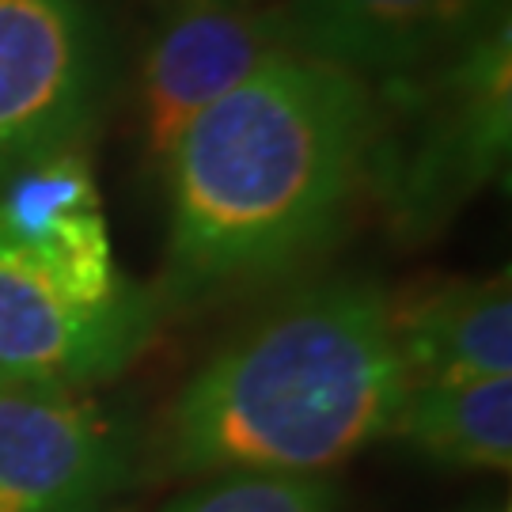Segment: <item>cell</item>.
<instances>
[{
	"mask_svg": "<svg viewBox=\"0 0 512 512\" xmlns=\"http://www.w3.org/2000/svg\"><path fill=\"white\" fill-rule=\"evenodd\" d=\"M281 8L258 0H179L167 8L137 76V145L164 175L183 133L243 80L289 54Z\"/></svg>",
	"mask_w": 512,
	"mask_h": 512,
	"instance_id": "cell-4",
	"label": "cell"
},
{
	"mask_svg": "<svg viewBox=\"0 0 512 512\" xmlns=\"http://www.w3.org/2000/svg\"><path fill=\"white\" fill-rule=\"evenodd\" d=\"M380 92L300 50L205 110L164 167V296L194 308L311 258L372 183Z\"/></svg>",
	"mask_w": 512,
	"mask_h": 512,
	"instance_id": "cell-1",
	"label": "cell"
},
{
	"mask_svg": "<svg viewBox=\"0 0 512 512\" xmlns=\"http://www.w3.org/2000/svg\"><path fill=\"white\" fill-rule=\"evenodd\" d=\"M126 475V425L92 391L0 384V512H103Z\"/></svg>",
	"mask_w": 512,
	"mask_h": 512,
	"instance_id": "cell-6",
	"label": "cell"
},
{
	"mask_svg": "<svg viewBox=\"0 0 512 512\" xmlns=\"http://www.w3.org/2000/svg\"><path fill=\"white\" fill-rule=\"evenodd\" d=\"M156 512H338L327 475H213Z\"/></svg>",
	"mask_w": 512,
	"mask_h": 512,
	"instance_id": "cell-12",
	"label": "cell"
},
{
	"mask_svg": "<svg viewBox=\"0 0 512 512\" xmlns=\"http://www.w3.org/2000/svg\"><path fill=\"white\" fill-rule=\"evenodd\" d=\"M391 327L410 384L512 376L509 274L456 277L391 296Z\"/></svg>",
	"mask_w": 512,
	"mask_h": 512,
	"instance_id": "cell-10",
	"label": "cell"
},
{
	"mask_svg": "<svg viewBox=\"0 0 512 512\" xmlns=\"http://www.w3.org/2000/svg\"><path fill=\"white\" fill-rule=\"evenodd\" d=\"M99 73L88 0H0V175L73 148Z\"/></svg>",
	"mask_w": 512,
	"mask_h": 512,
	"instance_id": "cell-5",
	"label": "cell"
},
{
	"mask_svg": "<svg viewBox=\"0 0 512 512\" xmlns=\"http://www.w3.org/2000/svg\"><path fill=\"white\" fill-rule=\"evenodd\" d=\"M293 50L368 84L433 69L497 16V0H285Z\"/></svg>",
	"mask_w": 512,
	"mask_h": 512,
	"instance_id": "cell-9",
	"label": "cell"
},
{
	"mask_svg": "<svg viewBox=\"0 0 512 512\" xmlns=\"http://www.w3.org/2000/svg\"><path fill=\"white\" fill-rule=\"evenodd\" d=\"M387 440L459 471H509L512 376L410 384Z\"/></svg>",
	"mask_w": 512,
	"mask_h": 512,
	"instance_id": "cell-11",
	"label": "cell"
},
{
	"mask_svg": "<svg viewBox=\"0 0 512 512\" xmlns=\"http://www.w3.org/2000/svg\"><path fill=\"white\" fill-rule=\"evenodd\" d=\"M391 293L330 281L239 330L167 406L160 463L175 478L330 475L391 437L406 399Z\"/></svg>",
	"mask_w": 512,
	"mask_h": 512,
	"instance_id": "cell-2",
	"label": "cell"
},
{
	"mask_svg": "<svg viewBox=\"0 0 512 512\" xmlns=\"http://www.w3.org/2000/svg\"><path fill=\"white\" fill-rule=\"evenodd\" d=\"M0 239L88 308H118L145 296L118 270L92 164L73 148L8 175L0 190Z\"/></svg>",
	"mask_w": 512,
	"mask_h": 512,
	"instance_id": "cell-8",
	"label": "cell"
},
{
	"mask_svg": "<svg viewBox=\"0 0 512 512\" xmlns=\"http://www.w3.org/2000/svg\"><path fill=\"white\" fill-rule=\"evenodd\" d=\"M152 330L148 296L88 308L0 239V384L92 391L145 353Z\"/></svg>",
	"mask_w": 512,
	"mask_h": 512,
	"instance_id": "cell-7",
	"label": "cell"
},
{
	"mask_svg": "<svg viewBox=\"0 0 512 512\" xmlns=\"http://www.w3.org/2000/svg\"><path fill=\"white\" fill-rule=\"evenodd\" d=\"M512 31L501 8L433 69L384 84L372 190L399 239L437 236L509 164Z\"/></svg>",
	"mask_w": 512,
	"mask_h": 512,
	"instance_id": "cell-3",
	"label": "cell"
}]
</instances>
